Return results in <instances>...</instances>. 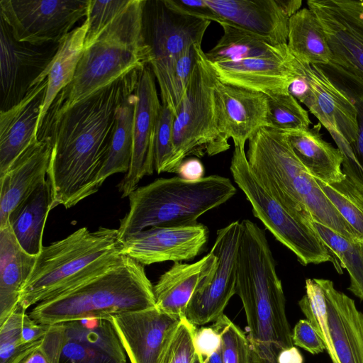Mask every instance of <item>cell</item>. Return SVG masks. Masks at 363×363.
<instances>
[{
    "mask_svg": "<svg viewBox=\"0 0 363 363\" xmlns=\"http://www.w3.org/2000/svg\"><path fill=\"white\" fill-rule=\"evenodd\" d=\"M130 0H89L86 22L87 31L84 49L90 47L98 38L102 30L129 5Z\"/></svg>",
    "mask_w": 363,
    "mask_h": 363,
    "instance_id": "7bdbcfd3",
    "label": "cell"
},
{
    "mask_svg": "<svg viewBox=\"0 0 363 363\" xmlns=\"http://www.w3.org/2000/svg\"><path fill=\"white\" fill-rule=\"evenodd\" d=\"M201 50V45H193L174 60L150 65L160 86L162 104L170 108L174 116Z\"/></svg>",
    "mask_w": 363,
    "mask_h": 363,
    "instance_id": "d6a6232c",
    "label": "cell"
},
{
    "mask_svg": "<svg viewBox=\"0 0 363 363\" xmlns=\"http://www.w3.org/2000/svg\"><path fill=\"white\" fill-rule=\"evenodd\" d=\"M246 156L259 182L291 213L350 240H361L298 160L286 131L262 128L248 140Z\"/></svg>",
    "mask_w": 363,
    "mask_h": 363,
    "instance_id": "3957f363",
    "label": "cell"
},
{
    "mask_svg": "<svg viewBox=\"0 0 363 363\" xmlns=\"http://www.w3.org/2000/svg\"><path fill=\"white\" fill-rule=\"evenodd\" d=\"M218 77L203 50L174 116V157L171 173H177L189 156H213L229 149L219 133L214 88Z\"/></svg>",
    "mask_w": 363,
    "mask_h": 363,
    "instance_id": "9c48e42d",
    "label": "cell"
},
{
    "mask_svg": "<svg viewBox=\"0 0 363 363\" xmlns=\"http://www.w3.org/2000/svg\"><path fill=\"white\" fill-rule=\"evenodd\" d=\"M37 256L21 248L10 225L0 229V325L19 306L21 291Z\"/></svg>",
    "mask_w": 363,
    "mask_h": 363,
    "instance_id": "4316f807",
    "label": "cell"
},
{
    "mask_svg": "<svg viewBox=\"0 0 363 363\" xmlns=\"http://www.w3.org/2000/svg\"><path fill=\"white\" fill-rule=\"evenodd\" d=\"M196 326L186 317H182L169 336L159 363H193L196 354Z\"/></svg>",
    "mask_w": 363,
    "mask_h": 363,
    "instance_id": "60d3db41",
    "label": "cell"
},
{
    "mask_svg": "<svg viewBox=\"0 0 363 363\" xmlns=\"http://www.w3.org/2000/svg\"><path fill=\"white\" fill-rule=\"evenodd\" d=\"M193 363H204L203 357L196 352V357Z\"/></svg>",
    "mask_w": 363,
    "mask_h": 363,
    "instance_id": "db71d44e",
    "label": "cell"
},
{
    "mask_svg": "<svg viewBox=\"0 0 363 363\" xmlns=\"http://www.w3.org/2000/svg\"><path fill=\"white\" fill-rule=\"evenodd\" d=\"M26 310L21 306L0 325V363H19L41 340L33 345L21 340V328Z\"/></svg>",
    "mask_w": 363,
    "mask_h": 363,
    "instance_id": "f35d334b",
    "label": "cell"
},
{
    "mask_svg": "<svg viewBox=\"0 0 363 363\" xmlns=\"http://www.w3.org/2000/svg\"><path fill=\"white\" fill-rule=\"evenodd\" d=\"M182 318L163 313L155 306L111 315L108 319L130 363H159Z\"/></svg>",
    "mask_w": 363,
    "mask_h": 363,
    "instance_id": "d6986e66",
    "label": "cell"
},
{
    "mask_svg": "<svg viewBox=\"0 0 363 363\" xmlns=\"http://www.w3.org/2000/svg\"><path fill=\"white\" fill-rule=\"evenodd\" d=\"M317 66L348 96L356 108V140L340 150L343 157V173L363 194V72L353 67L333 61L326 65Z\"/></svg>",
    "mask_w": 363,
    "mask_h": 363,
    "instance_id": "484cf974",
    "label": "cell"
},
{
    "mask_svg": "<svg viewBox=\"0 0 363 363\" xmlns=\"http://www.w3.org/2000/svg\"><path fill=\"white\" fill-rule=\"evenodd\" d=\"M216 262V256L211 250L196 262H174L153 286L155 306L163 313L185 317L190 299L213 272Z\"/></svg>",
    "mask_w": 363,
    "mask_h": 363,
    "instance_id": "d4e9b609",
    "label": "cell"
},
{
    "mask_svg": "<svg viewBox=\"0 0 363 363\" xmlns=\"http://www.w3.org/2000/svg\"><path fill=\"white\" fill-rule=\"evenodd\" d=\"M210 24V21L181 13L166 0L147 1L144 28L150 65L174 60L191 46L201 45Z\"/></svg>",
    "mask_w": 363,
    "mask_h": 363,
    "instance_id": "4fadbf2b",
    "label": "cell"
},
{
    "mask_svg": "<svg viewBox=\"0 0 363 363\" xmlns=\"http://www.w3.org/2000/svg\"><path fill=\"white\" fill-rule=\"evenodd\" d=\"M150 65L140 72L135 89L132 158L128 172L118 184L122 197L128 196L139 182L155 170L154 142L162 104Z\"/></svg>",
    "mask_w": 363,
    "mask_h": 363,
    "instance_id": "9a60e30c",
    "label": "cell"
},
{
    "mask_svg": "<svg viewBox=\"0 0 363 363\" xmlns=\"http://www.w3.org/2000/svg\"><path fill=\"white\" fill-rule=\"evenodd\" d=\"M235 290L245 310L255 363H278L281 351L294 346L292 333L275 261L259 226L246 227L240 233Z\"/></svg>",
    "mask_w": 363,
    "mask_h": 363,
    "instance_id": "7a4b0ae2",
    "label": "cell"
},
{
    "mask_svg": "<svg viewBox=\"0 0 363 363\" xmlns=\"http://www.w3.org/2000/svg\"><path fill=\"white\" fill-rule=\"evenodd\" d=\"M177 174L184 179L198 180L203 177L204 167L199 160L190 158L182 162Z\"/></svg>",
    "mask_w": 363,
    "mask_h": 363,
    "instance_id": "f907efd6",
    "label": "cell"
},
{
    "mask_svg": "<svg viewBox=\"0 0 363 363\" xmlns=\"http://www.w3.org/2000/svg\"><path fill=\"white\" fill-rule=\"evenodd\" d=\"M278 363H303V357L294 346L281 351L277 359Z\"/></svg>",
    "mask_w": 363,
    "mask_h": 363,
    "instance_id": "816d5d0a",
    "label": "cell"
},
{
    "mask_svg": "<svg viewBox=\"0 0 363 363\" xmlns=\"http://www.w3.org/2000/svg\"><path fill=\"white\" fill-rule=\"evenodd\" d=\"M86 21L72 30L59 43L58 49L48 69L34 82L33 86L48 77V88L38 125V133L44 118L57 95L68 86L75 74L84 48Z\"/></svg>",
    "mask_w": 363,
    "mask_h": 363,
    "instance_id": "f1b7e54d",
    "label": "cell"
},
{
    "mask_svg": "<svg viewBox=\"0 0 363 363\" xmlns=\"http://www.w3.org/2000/svg\"><path fill=\"white\" fill-rule=\"evenodd\" d=\"M306 294L298 301V306L323 340L328 354L330 350L327 325V313L324 294L317 279L306 280Z\"/></svg>",
    "mask_w": 363,
    "mask_h": 363,
    "instance_id": "ab89813d",
    "label": "cell"
},
{
    "mask_svg": "<svg viewBox=\"0 0 363 363\" xmlns=\"http://www.w3.org/2000/svg\"><path fill=\"white\" fill-rule=\"evenodd\" d=\"M136 102L135 91L130 94L120 106L116 129L109 151L98 178L99 187L111 175L126 174L129 169L133 143V118Z\"/></svg>",
    "mask_w": 363,
    "mask_h": 363,
    "instance_id": "836d02e7",
    "label": "cell"
},
{
    "mask_svg": "<svg viewBox=\"0 0 363 363\" xmlns=\"http://www.w3.org/2000/svg\"><path fill=\"white\" fill-rule=\"evenodd\" d=\"M50 325L40 324L24 315L21 328V340L25 345H33L40 341L48 332Z\"/></svg>",
    "mask_w": 363,
    "mask_h": 363,
    "instance_id": "681fc988",
    "label": "cell"
},
{
    "mask_svg": "<svg viewBox=\"0 0 363 363\" xmlns=\"http://www.w3.org/2000/svg\"><path fill=\"white\" fill-rule=\"evenodd\" d=\"M230 169L235 182L250 203L254 216L296 255L301 264L330 262L339 273H342L340 264L311 224L291 213L259 182L249 164L245 147L235 146Z\"/></svg>",
    "mask_w": 363,
    "mask_h": 363,
    "instance_id": "ba28073f",
    "label": "cell"
},
{
    "mask_svg": "<svg viewBox=\"0 0 363 363\" xmlns=\"http://www.w3.org/2000/svg\"><path fill=\"white\" fill-rule=\"evenodd\" d=\"M332 50V61L363 72V0H309Z\"/></svg>",
    "mask_w": 363,
    "mask_h": 363,
    "instance_id": "ac0fdd59",
    "label": "cell"
},
{
    "mask_svg": "<svg viewBox=\"0 0 363 363\" xmlns=\"http://www.w3.org/2000/svg\"><path fill=\"white\" fill-rule=\"evenodd\" d=\"M220 22L252 33L272 45L287 43L289 21L300 0H206Z\"/></svg>",
    "mask_w": 363,
    "mask_h": 363,
    "instance_id": "e0dca14e",
    "label": "cell"
},
{
    "mask_svg": "<svg viewBox=\"0 0 363 363\" xmlns=\"http://www.w3.org/2000/svg\"><path fill=\"white\" fill-rule=\"evenodd\" d=\"M194 344L196 352L207 358L220 346L221 338L212 326L203 327L196 330Z\"/></svg>",
    "mask_w": 363,
    "mask_h": 363,
    "instance_id": "c3c4849f",
    "label": "cell"
},
{
    "mask_svg": "<svg viewBox=\"0 0 363 363\" xmlns=\"http://www.w3.org/2000/svg\"><path fill=\"white\" fill-rule=\"evenodd\" d=\"M89 0H1V19L18 42L59 43L80 18Z\"/></svg>",
    "mask_w": 363,
    "mask_h": 363,
    "instance_id": "30bf717a",
    "label": "cell"
},
{
    "mask_svg": "<svg viewBox=\"0 0 363 363\" xmlns=\"http://www.w3.org/2000/svg\"><path fill=\"white\" fill-rule=\"evenodd\" d=\"M269 127L281 130L308 128V111L289 91L267 96Z\"/></svg>",
    "mask_w": 363,
    "mask_h": 363,
    "instance_id": "8d00e7d4",
    "label": "cell"
},
{
    "mask_svg": "<svg viewBox=\"0 0 363 363\" xmlns=\"http://www.w3.org/2000/svg\"><path fill=\"white\" fill-rule=\"evenodd\" d=\"M214 99L218 128L235 146L245 143L259 129L269 127L267 96L217 79Z\"/></svg>",
    "mask_w": 363,
    "mask_h": 363,
    "instance_id": "ffe728a7",
    "label": "cell"
},
{
    "mask_svg": "<svg viewBox=\"0 0 363 363\" xmlns=\"http://www.w3.org/2000/svg\"><path fill=\"white\" fill-rule=\"evenodd\" d=\"M210 64L221 82L267 96L289 92L291 84L299 74V62L290 52L278 56Z\"/></svg>",
    "mask_w": 363,
    "mask_h": 363,
    "instance_id": "44dd1931",
    "label": "cell"
},
{
    "mask_svg": "<svg viewBox=\"0 0 363 363\" xmlns=\"http://www.w3.org/2000/svg\"><path fill=\"white\" fill-rule=\"evenodd\" d=\"M223 35L205 55L211 63L273 57L289 52L287 44L272 45L262 38L229 23H219Z\"/></svg>",
    "mask_w": 363,
    "mask_h": 363,
    "instance_id": "1f68e13d",
    "label": "cell"
},
{
    "mask_svg": "<svg viewBox=\"0 0 363 363\" xmlns=\"http://www.w3.org/2000/svg\"><path fill=\"white\" fill-rule=\"evenodd\" d=\"M52 198L47 180L38 186L9 216V225L21 248L28 254L38 255L43 246V234Z\"/></svg>",
    "mask_w": 363,
    "mask_h": 363,
    "instance_id": "f546056e",
    "label": "cell"
},
{
    "mask_svg": "<svg viewBox=\"0 0 363 363\" xmlns=\"http://www.w3.org/2000/svg\"><path fill=\"white\" fill-rule=\"evenodd\" d=\"M173 111L162 104L158 117L154 142L155 170L162 172H171L174 157Z\"/></svg>",
    "mask_w": 363,
    "mask_h": 363,
    "instance_id": "b9f144b4",
    "label": "cell"
},
{
    "mask_svg": "<svg viewBox=\"0 0 363 363\" xmlns=\"http://www.w3.org/2000/svg\"><path fill=\"white\" fill-rule=\"evenodd\" d=\"M240 222H231L219 229L212 250L216 265L196 289L187 306L185 317L195 325L216 321L231 297L236 294V257Z\"/></svg>",
    "mask_w": 363,
    "mask_h": 363,
    "instance_id": "7c38bea8",
    "label": "cell"
},
{
    "mask_svg": "<svg viewBox=\"0 0 363 363\" xmlns=\"http://www.w3.org/2000/svg\"><path fill=\"white\" fill-rule=\"evenodd\" d=\"M316 180L327 198L363 241V194L346 177L334 183Z\"/></svg>",
    "mask_w": 363,
    "mask_h": 363,
    "instance_id": "d590c367",
    "label": "cell"
},
{
    "mask_svg": "<svg viewBox=\"0 0 363 363\" xmlns=\"http://www.w3.org/2000/svg\"><path fill=\"white\" fill-rule=\"evenodd\" d=\"M181 13L195 18L219 23V16L208 6L206 0H166Z\"/></svg>",
    "mask_w": 363,
    "mask_h": 363,
    "instance_id": "7dc6e473",
    "label": "cell"
},
{
    "mask_svg": "<svg viewBox=\"0 0 363 363\" xmlns=\"http://www.w3.org/2000/svg\"><path fill=\"white\" fill-rule=\"evenodd\" d=\"M319 124L313 128L286 130L290 145L307 171L325 183L342 181L343 157L340 150L325 141Z\"/></svg>",
    "mask_w": 363,
    "mask_h": 363,
    "instance_id": "83f0119b",
    "label": "cell"
},
{
    "mask_svg": "<svg viewBox=\"0 0 363 363\" xmlns=\"http://www.w3.org/2000/svg\"><path fill=\"white\" fill-rule=\"evenodd\" d=\"M118 229L81 228L43 247L23 285L18 305L24 310L96 277L123 257Z\"/></svg>",
    "mask_w": 363,
    "mask_h": 363,
    "instance_id": "5b68a950",
    "label": "cell"
},
{
    "mask_svg": "<svg viewBox=\"0 0 363 363\" xmlns=\"http://www.w3.org/2000/svg\"><path fill=\"white\" fill-rule=\"evenodd\" d=\"M59 363H124L106 351L89 344L65 339Z\"/></svg>",
    "mask_w": 363,
    "mask_h": 363,
    "instance_id": "f6af8a7d",
    "label": "cell"
},
{
    "mask_svg": "<svg viewBox=\"0 0 363 363\" xmlns=\"http://www.w3.org/2000/svg\"><path fill=\"white\" fill-rule=\"evenodd\" d=\"M146 3L130 0L84 50L72 82L57 95L50 111L61 113L132 70L150 65L144 28Z\"/></svg>",
    "mask_w": 363,
    "mask_h": 363,
    "instance_id": "277c9868",
    "label": "cell"
},
{
    "mask_svg": "<svg viewBox=\"0 0 363 363\" xmlns=\"http://www.w3.org/2000/svg\"><path fill=\"white\" fill-rule=\"evenodd\" d=\"M51 151L49 136L40 130L38 139L0 176V229L9 225L11 213L47 180Z\"/></svg>",
    "mask_w": 363,
    "mask_h": 363,
    "instance_id": "603a6c76",
    "label": "cell"
},
{
    "mask_svg": "<svg viewBox=\"0 0 363 363\" xmlns=\"http://www.w3.org/2000/svg\"><path fill=\"white\" fill-rule=\"evenodd\" d=\"M311 225L330 253L347 270L350 278L348 290L363 300V241L350 240L313 220Z\"/></svg>",
    "mask_w": 363,
    "mask_h": 363,
    "instance_id": "e575fe53",
    "label": "cell"
},
{
    "mask_svg": "<svg viewBox=\"0 0 363 363\" xmlns=\"http://www.w3.org/2000/svg\"><path fill=\"white\" fill-rule=\"evenodd\" d=\"M289 91L329 132L339 150L354 142L357 135L356 108L318 66L299 62V74Z\"/></svg>",
    "mask_w": 363,
    "mask_h": 363,
    "instance_id": "8fae6325",
    "label": "cell"
},
{
    "mask_svg": "<svg viewBox=\"0 0 363 363\" xmlns=\"http://www.w3.org/2000/svg\"><path fill=\"white\" fill-rule=\"evenodd\" d=\"M65 339L63 324L51 325L40 343L30 350L19 363H59Z\"/></svg>",
    "mask_w": 363,
    "mask_h": 363,
    "instance_id": "ee69618b",
    "label": "cell"
},
{
    "mask_svg": "<svg viewBox=\"0 0 363 363\" xmlns=\"http://www.w3.org/2000/svg\"><path fill=\"white\" fill-rule=\"evenodd\" d=\"M48 77L34 85L16 105L0 112V176L38 139V125Z\"/></svg>",
    "mask_w": 363,
    "mask_h": 363,
    "instance_id": "cb8c5ba5",
    "label": "cell"
},
{
    "mask_svg": "<svg viewBox=\"0 0 363 363\" xmlns=\"http://www.w3.org/2000/svg\"><path fill=\"white\" fill-rule=\"evenodd\" d=\"M1 111L18 104L34 82L49 67L59 46H41L16 41L3 20H0Z\"/></svg>",
    "mask_w": 363,
    "mask_h": 363,
    "instance_id": "5bb4252c",
    "label": "cell"
},
{
    "mask_svg": "<svg viewBox=\"0 0 363 363\" xmlns=\"http://www.w3.org/2000/svg\"><path fill=\"white\" fill-rule=\"evenodd\" d=\"M286 44L293 57L302 63L326 65L333 60L324 30L308 8H303L291 16Z\"/></svg>",
    "mask_w": 363,
    "mask_h": 363,
    "instance_id": "4dcf8cb0",
    "label": "cell"
},
{
    "mask_svg": "<svg viewBox=\"0 0 363 363\" xmlns=\"http://www.w3.org/2000/svg\"><path fill=\"white\" fill-rule=\"evenodd\" d=\"M144 267L123 255L103 273L36 304L28 315L51 325L155 307L153 286Z\"/></svg>",
    "mask_w": 363,
    "mask_h": 363,
    "instance_id": "8992f818",
    "label": "cell"
},
{
    "mask_svg": "<svg viewBox=\"0 0 363 363\" xmlns=\"http://www.w3.org/2000/svg\"><path fill=\"white\" fill-rule=\"evenodd\" d=\"M208 239V230L197 223L180 227H152L121 240V252L143 266L196 257Z\"/></svg>",
    "mask_w": 363,
    "mask_h": 363,
    "instance_id": "2e32d148",
    "label": "cell"
},
{
    "mask_svg": "<svg viewBox=\"0 0 363 363\" xmlns=\"http://www.w3.org/2000/svg\"><path fill=\"white\" fill-rule=\"evenodd\" d=\"M236 191L228 178L219 175L194 181L179 176L156 179L128 196L130 209L120 220L119 239L152 227L196 225L201 216L225 203Z\"/></svg>",
    "mask_w": 363,
    "mask_h": 363,
    "instance_id": "52a82bcc",
    "label": "cell"
},
{
    "mask_svg": "<svg viewBox=\"0 0 363 363\" xmlns=\"http://www.w3.org/2000/svg\"><path fill=\"white\" fill-rule=\"evenodd\" d=\"M141 69L132 70L61 113H47L40 130L52 143L47 172L52 208H71L98 191L118 108L135 91Z\"/></svg>",
    "mask_w": 363,
    "mask_h": 363,
    "instance_id": "6da1fadb",
    "label": "cell"
},
{
    "mask_svg": "<svg viewBox=\"0 0 363 363\" xmlns=\"http://www.w3.org/2000/svg\"><path fill=\"white\" fill-rule=\"evenodd\" d=\"M204 363H225L222 345L210 357L204 359Z\"/></svg>",
    "mask_w": 363,
    "mask_h": 363,
    "instance_id": "f5cc1de1",
    "label": "cell"
},
{
    "mask_svg": "<svg viewBox=\"0 0 363 363\" xmlns=\"http://www.w3.org/2000/svg\"><path fill=\"white\" fill-rule=\"evenodd\" d=\"M291 337L294 345L311 354H317L325 350L323 340L306 319L298 321L293 329Z\"/></svg>",
    "mask_w": 363,
    "mask_h": 363,
    "instance_id": "bcb514c9",
    "label": "cell"
},
{
    "mask_svg": "<svg viewBox=\"0 0 363 363\" xmlns=\"http://www.w3.org/2000/svg\"><path fill=\"white\" fill-rule=\"evenodd\" d=\"M212 327L220 336L225 363H255L247 336L224 313Z\"/></svg>",
    "mask_w": 363,
    "mask_h": 363,
    "instance_id": "74e56055",
    "label": "cell"
},
{
    "mask_svg": "<svg viewBox=\"0 0 363 363\" xmlns=\"http://www.w3.org/2000/svg\"><path fill=\"white\" fill-rule=\"evenodd\" d=\"M317 279L325 297L333 363H363V313L332 281Z\"/></svg>",
    "mask_w": 363,
    "mask_h": 363,
    "instance_id": "7402d4cb",
    "label": "cell"
}]
</instances>
